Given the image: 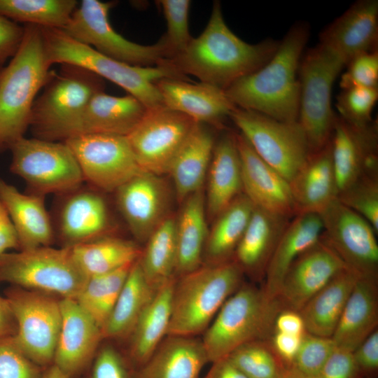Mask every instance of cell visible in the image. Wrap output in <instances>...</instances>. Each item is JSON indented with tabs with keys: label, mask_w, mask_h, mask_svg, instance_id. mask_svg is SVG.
I'll return each instance as SVG.
<instances>
[{
	"label": "cell",
	"mask_w": 378,
	"mask_h": 378,
	"mask_svg": "<svg viewBox=\"0 0 378 378\" xmlns=\"http://www.w3.org/2000/svg\"><path fill=\"white\" fill-rule=\"evenodd\" d=\"M10 221L8 214L0 201V226Z\"/></svg>",
	"instance_id": "cell-61"
},
{
	"label": "cell",
	"mask_w": 378,
	"mask_h": 378,
	"mask_svg": "<svg viewBox=\"0 0 378 378\" xmlns=\"http://www.w3.org/2000/svg\"><path fill=\"white\" fill-rule=\"evenodd\" d=\"M322 237L358 277L378 279L377 232L337 198L321 214Z\"/></svg>",
	"instance_id": "cell-15"
},
{
	"label": "cell",
	"mask_w": 378,
	"mask_h": 378,
	"mask_svg": "<svg viewBox=\"0 0 378 378\" xmlns=\"http://www.w3.org/2000/svg\"><path fill=\"white\" fill-rule=\"evenodd\" d=\"M340 86L346 89L354 86L378 89V51L356 56L346 66Z\"/></svg>",
	"instance_id": "cell-50"
},
{
	"label": "cell",
	"mask_w": 378,
	"mask_h": 378,
	"mask_svg": "<svg viewBox=\"0 0 378 378\" xmlns=\"http://www.w3.org/2000/svg\"><path fill=\"white\" fill-rule=\"evenodd\" d=\"M243 193L255 207L293 218L296 215L289 182L261 159L246 139L235 133Z\"/></svg>",
	"instance_id": "cell-23"
},
{
	"label": "cell",
	"mask_w": 378,
	"mask_h": 378,
	"mask_svg": "<svg viewBox=\"0 0 378 378\" xmlns=\"http://www.w3.org/2000/svg\"><path fill=\"white\" fill-rule=\"evenodd\" d=\"M234 260L201 265L176 280L167 335L193 337L204 332L225 301L242 285Z\"/></svg>",
	"instance_id": "cell-6"
},
{
	"label": "cell",
	"mask_w": 378,
	"mask_h": 378,
	"mask_svg": "<svg viewBox=\"0 0 378 378\" xmlns=\"http://www.w3.org/2000/svg\"><path fill=\"white\" fill-rule=\"evenodd\" d=\"M378 325V279L358 277L331 337L335 346L353 352Z\"/></svg>",
	"instance_id": "cell-31"
},
{
	"label": "cell",
	"mask_w": 378,
	"mask_h": 378,
	"mask_svg": "<svg viewBox=\"0 0 378 378\" xmlns=\"http://www.w3.org/2000/svg\"><path fill=\"white\" fill-rule=\"evenodd\" d=\"M62 321L53 365L67 378H80L103 340L102 329L75 299H60Z\"/></svg>",
	"instance_id": "cell-20"
},
{
	"label": "cell",
	"mask_w": 378,
	"mask_h": 378,
	"mask_svg": "<svg viewBox=\"0 0 378 378\" xmlns=\"http://www.w3.org/2000/svg\"><path fill=\"white\" fill-rule=\"evenodd\" d=\"M280 312L276 300L262 286L242 284L204 331L201 341L209 362L227 357L246 342L270 339Z\"/></svg>",
	"instance_id": "cell-7"
},
{
	"label": "cell",
	"mask_w": 378,
	"mask_h": 378,
	"mask_svg": "<svg viewBox=\"0 0 378 378\" xmlns=\"http://www.w3.org/2000/svg\"><path fill=\"white\" fill-rule=\"evenodd\" d=\"M277 378H310L292 367L284 368Z\"/></svg>",
	"instance_id": "cell-59"
},
{
	"label": "cell",
	"mask_w": 378,
	"mask_h": 378,
	"mask_svg": "<svg viewBox=\"0 0 378 378\" xmlns=\"http://www.w3.org/2000/svg\"><path fill=\"white\" fill-rule=\"evenodd\" d=\"M10 150L11 172L27 183L31 193L61 195L84 183L78 163L64 141L24 136Z\"/></svg>",
	"instance_id": "cell-10"
},
{
	"label": "cell",
	"mask_w": 378,
	"mask_h": 378,
	"mask_svg": "<svg viewBox=\"0 0 378 378\" xmlns=\"http://www.w3.org/2000/svg\"><path fill=\"white\" fill-rule=\"evenodd\" d=\"M176 219V265L175 273L182 276L202 265L209 233L203 189L187 197Z\"/></svg>",
	"instance_id": "cell-35"
},
{
	"label": "cell",
	"mask_w": 378,
	"mask_h": 378,
	"mask_svg": "<svg viewBox=\"0 0 378 378\" xmlns=\"http://www.w3.org/2000/svg\"><path fill=\"white\" fill-rule=\"evenodd\" d=\"M377 122L358 127L337 115L330 139L338 194L365 174L378 176Z\"/></svg>",
	"instance_id": "cell-18"
},
{
	"label": "cell",
	"mask_w": 378,
	"mask_h": 378,
	"mask_svg": "<svg viewBox=\"0 0 378 378\" xmlns=\"http://www.w3.org/2000/svg\"><path fill=\"white\" fill-rule=\"evenodd\" d=\"M216 139L206 124L195 122L169 167L179 202L203 189Z\"/></svg>",
	"instance_id": "cell-29"
},
{
	"label": "cell",
	"mask_w": 378,
	"mask_h": 378,
	"mask_svg": "<svg viewBox=\"0 0 378 378\" xmlns=\"http://www.w3.org/2000/svg\"><path fill=\"white\" fill-rule=\"evenodd\" d=\"M206 176V211L214 220L243 192L235 132H227L216 140Z\"/></svg>",
	"instance_id": "cell-28"
},
{
	"label": "cell",
	"mask_w": 378,
	"mask_h": 378,
	"mask_svg": "<svg viewBox=\"0 0 378 378\" xmlns=\"http://www.w3.org/2000/svg\"><path fill=\"white\" fill-rule=\"evenodd\" d=\"M69 248L77 267L87 278L133 264L142 252L135 242L112 235Z\"/></svg>",
	"instance_id": "cell-38"
},
{
	"label": "cell",
	"mask_w": 378,
	"mask_h": 378,
	"mask_svg": "<svg viewBox=\"0 0 378 378\" xmlns=\"http://www.w3.org/2000/svg\"><path fill=\"white\" fill-rule=\"evenodd\" d=\"M146 242L139 263L147 282L156 290L174 277L177 256L176 219L167 216Z\"/></svg>",
	"instance_id": "cell-40"
},
{
	"label": "cell",
	"mask_w": 378,
	"mask_h": 378,
	"mask_svg": "<svg viewBox=\"0 0 378 378\" xmlns=\"http://www.w3.org/2000/svg\"><path fill=\"white\" fill-rule=\"evenodd\" d=\"M24 26L0 14V66L17 53L22 43Z\"/></svg>",
	"instance_id": "cell-52"
},
{
	"label": "cell",
	"mask_w": 378,
	"mask_h": 378,
	"mask_svg": "<svg viewBox=\"0 0 378 378\" xmlns=\"http://www.w3.org/2000/svg\"><path fill=\"white\" fill-rule=\"evenodd\" d=\"M167 336L136 370L134 378H200L209 362L202 341L193 337Z\"/></svg>",
	"instance_id": "cell-32"
},
{
	"label": "cell",
	"mask_w": 378,
	"mask_h": 378,
	"mask_svg": "<svg viewBox=\"0 0 378 378\" xmlns=\"http://www.w3.org/2000/svg\"><path fill=\"white\" fill-rule=\"evenodd\" d=\"M78 5L76 0H0V14L15 22L64 29Z\"/></svg>",
	"instance_id": "cell-41"
},
{
	"label": "cell",
	"mask_w": 378,
	"mask_h": 378,
	"mask_svg": "<svg viewBox=\"0 0 378 378\" xmlns=\"http://www.w3.org/2000/svg\"><path fill=\"white\" fill-rule=\"evenodd\" d=\"M345 269L341 258L321 235L287 270L276 298L280 310L300 312L313 296Z\"/></svg>",
	"instance_id": "cell-17"
},
{
	"label": "cell",
	"mask_w": 378,
	"mask_h": 378,
	"mask_svg": "<svg viewBox=\"0 0 378 378\" xmlns=\"http://www.w3.org/2000/svg\"><path fill=\"white\" fill-rule=\"evenodd\" d=\"M345 66L337 55L320 43L307 50L301 57L298 121L311 153L322 149L330 141L337 117L331 106L332 90Z\"/></svg>",
	"instance_id": "cell-8"
},
{
	"label": "cell",
	"mask_w": 378,
	"mask_h": 378,
	"mask_svg": "<svg viewBox=\"0 0 378 378\" xmlns=\"http://www.w3.org/2000/svg\"><path fill=\"white\" fill-rule=\"evenodd\" d=\"M358 277L345 269L332 279L300 311L306 331L331 337Z\"/></svg>",
	"instance_id": "cell-36"
},
{
	"label": "cell",
	"mask_w": 378,
	"mask_h": 378,
	"mask_svg": "<svg viewBox=\"0 0 378 378\" xmlns=\"http://www.w3.org/2000/svg\"><path fill=\"white\" fill-rule=\"evenodd\" d=\"M296 215L319 214L337 198L331 144L312 153L289 181Z\"/></svg>",
	"instance_id": "cell-27"
},
{
	"label": "cell",
	"mask_w": 378,
	"mask_h": 378,
	"mask_svg": "<svg viewBox=\"0 0 378 378\" xmlns=\"http://www.w3.org/2000/svg\"><path fill=\"white\" fill-rule=\"evenodd\" d=\"M377 0L356 1L319 34V43L345 66L358 55L377 50Z\"/></svg>",
	"instance_id": "cell-22"
},
{
	"label": "cell",
	"mask_w": 378,
	"mask_h": 378,
	"mask_svg": "<svg viewBox=\"0 0 378 378\" xmlns=\"http://www.w3.org/2000/svg\"><path fill=\"white\" fill-rule=\"evenodd\" d=\"M87 279L69 247L40 246L0 256V282L59 298L76 299Z\"/></svg>",
	"instance_id": "cell-9"
},
{
	"label": "cell",
	"mask_w": 378,
	"mask_h": 378,
	"mask_svg": "<svg viewBox=\"0 0 378 378\" xmlns=\"http://www.w3.org/2000/svg\"><path fill=\"white\" fill-rule=\"evenodd\" d=\"M279 41L265 39L250 44L239 38L226 24L219 1H215L209 22L186 48L167 62L187 76L223 90L266 64Z\"/></svg>",
	"instance_id": "cell-1"
},
{
	"label": "cell",
	"mask_w": 378,
	"mask_h": 378,
	"mask_svg": "<svg viewBox=\"0 0 378 378\" xmlns=\"http://www.w3.org/2000/svg\"><path fill=\"white\" fill-rule=\"evenodd\" d=\"M230 118L258 155L288 182L311 153L298 121H279L239 107Z\"/></svg>",
	"instance_id": "cell-12"
},
{
	"label": "cell",
	"mask_w": 378,
	"mask_h": 378,
	"mask_svg": "<svg viewBox=\"0 0 378 378\" xmlns=\"http://www.w3.org/2000/svg\"></svg>",
	"instance_id": "cell-63"
},
{
	"label": "cell",
	"mask_w": 378,
	"mask_h": 378,
	"mask_svg": "<svg viewBox=\"0 0 378 378\" xmlns=\"http://www.w3.org/2000/svg\"><path fill=\"white\" fill-rule=\"evenodd\" d=\"M155 291L144 277L138 259L132 265L115 305L102 328L103 340L130 337Z\"/></svg>",
	"instance_id": "cell-37"
},
{
	"label": "cell",
	"mask_w": 378,
	"mask_h": 378,
	"mask_svg": "<svg viewBox=\"0 0 378 378\" xmlns=\"http://www.w3.org/2000/svg\"><path fill=\"white\" fill-rule=\"evenodd\" d=\"M378 99V89L354 86L342 89L337 98L339 116L358 127L372 122V112Z\"/></svg>",
	"instance_id": "cell-46"
},
{
	"label": "cell",
	"mask_w": 378,
	"mask_h": 378,
	"mask_svg": "<svg viewBox=\"0 0 378 378\" xmlns=\"http://www.w3.org/2000/svg\"><path fill=\"white\" fill-rule=\"evenodd\" d=\"M4 297L16 323L15 342L32 361L48 368L53 363L61 326V298L15 286L7 288Z\"/></svg>",
	"instance_id": "cell-11"
},
{
	"label": "cell",
	"mask_w": 378,
	"mask_h": 378,
	"mask_svg": "<svg viewBox=\"0 0 378 378\" xmlns=\"http://www.w3.org/2000/svg\"><path fill=\"white\" fill-rule=\"evenodd\" d=\"M133 265L88 277L75 299L101 329L108 318Z\"/></svg>",
	"instance_id": "cell-42"
},
{
	"label": "cell",
	"mask_w": 378,
	"mask_h": 378,
	"mask_svg": "<svg viewBox=\"0 0 378 378\" xmlns=\"http://www.w3.org/2000/svg\"><path fill=\"white\" fill-rule=\"evenodd\" d=\"M43 378H67L55 365L53 364L46 368Z\"/></svg>",
	"instance_id": "cell-60"
},
{
	"label": "cell",
	"mask_w": 378,
	"mask_h": 378,
	"mask_svg": "<svg viewBox=\"0 0 378 378\" xmlns=\"http://www.w3.org/2000/svg\"><path fill=\"white\" fill-rule=\"evenodd\" d=\"M196 122L165 106L148 110L126 136L139 166L161 176L169 165Z\"/></svg>",
	"instance_id": "cell-16"
},
{
	"label": "cell",
	"mask_w": 378,
	"mask_h": 378,
	"mask_svg": "<svg viewBox=\"0 0 378 378\" xmlns=\"http://www.w3.org/2000/svg\"><path fill=\"white\" fill-rule=\"evenodd\" d=\"M270 339L246 342L227 358L248 378H277L286 367L274 352Z\"/></svg>",
	"instance_id": "cell-43"
},
{
	"label": "cell",
	"mask_w": 378,
	"mask_h": 378,
	"mask_svg": "<svg viewBox=\"0 0 378 378\" xmlns=\"http://www.w3.org/2000/svg\"><path fill=\"white\" fill-rule=\"evenodd\" d=\"M102 191L83 185L68 193L61 195L53 223L55 237L62 247H71L111 235L109 209Z\"/></svg>",
	"instance_id": "cell-19"
},
{
	"label": "cell",
	"mask_w": 378,
	"mask_h": 378,
	"mask_svg": "<svg viewBox=\"0 0 378 378\" xmlns=\"http://www.w3.org/2000/svg\"><path fill=\"white\" fill-rule=\"evenodd\" d=\"M167 22V31L158 42L161 45L165 59H172L183 51L193 37L190 34L189 0H160Z\"/></svg>",
	"instance_id": "cell-44"
},
{
	"label": "cell",
	"mask_w": 378,
	"mask_h": 378,
	"mask_svg": "<svg viewBox=\"0 0 378 378\" xmlns=\"http://www.w3.org/2000/svg\"><path fill=\"white\" fill-rule=\"evenodd\" d=\"M204 378H248L227 357L212 363Z\"/></svg>",
	"instance_id": "cell-56"
},
{
	"label": "cell",
	"mask_w": 378,
	"mask_h": 378,
	"mask_svg": "<svg viewBox=\"0 0 378 378\" xmlns=\"http://www.w3.org/2000/svg\"><path fill=\"white\" fill-rule=\"evenodd\" d=\"M351 351L336 347L316 378H360Z\"/></svg>",
	"instance_id": "cell-51"
},
{
	"label": "cell",
	"mask_w": 378,
	"mask_h": 378,
	"mask_svg": "<svg viewBox=\"0 0 378 378\" xmlns=\"http://www.w3.org/2000/svg\"><path fill=\"white\" fill-rule=\"evenodd\" d=\"M117 206L132 235L146 242L167 217L169 195L164 182L147 172L136 175L115 191Z\"/></svg>",
	"instance_id": "cell-21"
},
{
	"label": "cell",
	"mask_w": 378,
	"mask_h": 378,
	"mask_svg": "<svg viewBox=\"0 0 378 378\" xmlns=\"http://www.w3.org/2000/svg\"><path fill=\"white\" fill-rule=\"evenodd\" d=\"M115 1L83 0L63 30L73 39L99 53L135 66H155L164 59L161 45L144 46L129 41L111 24L108 14Z\"/></svg>",
	"instance_id": "cell-13"
},
{
	"label": "cell",
	"mask_w": 378,
	"mask_h": 378,
	"mask_svg": "<svg viewBox=\"0 0 378 378\" xmlns=\"http://www.w3.org/2000/svg\"><path fill=\"white\" fill-rule=\"evenodd\" d=\"M336 348L331 337L306 332L290 367L310 378H316Z\"/></svg>",
	"instance_id": "cell-47"
},
{
	"label": "cell",
	"mask_w": 378,
	"mask_h": 378,
	"mask_svg": "<svg viewBox=\"0 0 378 378\" xmlns=\"http://www.w3.org/2000/svg\"><path fill=\"white\" fill-rule=\"evenodd\" d=\"M136 369L128 358L111 346L102 347L95 354L83 378H134Z\"/></svg>",
	"instance_id": "cell-49"
},
{
	"label": "cell",
	"mask_w": 378,
	"mask_h": 378,
	"mask_svg": "<svg viewBox=\"0 0 378 378\" xmlns=\"http://www.w3.org/2000/svg\"><path fill=\"white\" fill-rule=\"evenodd\" d=\"M0 201L16 232L18 250L52 244L55 234L52 220L45 206V196L21 192L0 178Z\"/></svg>",
	"instance_id": "cell-25"
},
{
	"label": "cell",
	"mask_w": 378,
	"mask_h": 378,
	"mask_svg": "<svg viewBox=\"0 0 378 378\" xmlns=\"http://www.w3.org/2000/svg\"><path fill=\"white\" fill-rule=\"evenodd\" d=\"M175 283L173 277L155 290L130 336L127 358L136 370L150 358L167 335Z\"/></svg>",
	"instance_id": "cell-34"
},
{
	"label": "cell",
	"mask_w": 378,
	"mask_h": 378,
	"mask_svg": "<svg viewBox=\"0 0 378 378\" xmlns=\"http://www.w3.org/2000/svg\"><path fill=\"white\" fill-rule=\"evenodd\" d=\"M309 37L308 23L300 21L292 25L266 64L225 90L230 100L237 107L279 121H298V68Z\"/></svg>",
	"instance_id": "cell-2"
},
{
	"label": "cell",
	"mask_w": 378,
	"mask_h": 378,
	"mask_svg": "<svg viewBox=\"0 0 378 378\" xmlns=\"http://www.w3.org/2000/svg\"><path fill=\"white\" fill-rule=\"evenodd\" d=\"M368 378H372L371 377H368Z\"/></svg>",
	"instance_id": "cell-62"
},
{
	"label": "cell",
	"mask_w": 378,
	"mask_h": 378,
	"mask_svg": "<svg viewBox=\"0 0 378 378\" xmlns=\"http://www.w3.org/2000/svg\"><path fill=\"white\" fill-rule=\"evenodd\" d=\"M147 111L139 100L130 94L117 97L104 90L98 92L84 111L77 135L96 133L127 136Z\"/></svg>",
	"instance_id": "cell-33"
},
{
	"label": "cell",
	"mask_w": 378,
	"mask_h": 378,
	"mask_svg": "<svg viewBox=\"0 0 378 378\" xmlns=\"http://www.w3.org/2000/svg\"><path fill=\"white\" fill-rule=\"evenodd\" d=\"M19 249L18 239L10 220L0 226V256L8 249Z\"/></svg>",
	"instance_id": "cell-58"
},
{
	"label": "cell",
	"mask_w": 378,
	"mask_h": 378,
	"mask_svg": "<svg viewBox=\"0 0 378 378\" xmlns=\"http://www.w3.org/2000/svg\"><path fill=\"white\" fill-rule=\"evenodd\" d=\"M64 142L78 163L84 182L102 192H115L145 172L137 163L125 136L83 134Z\"/></svg>",
	"instance_id": "cell-14"
},
{
	"label": "cell",
	"mask_w": 378,
	"mask_h": 378,
	"mask_svg": "<svg viewBox=\"0 0 378 378\" xmlns=\"http://www.w3.org/2000/svg\"><path fill=\"white\" fill-rule=\"evenodd\" d=\"M273 332L297 335H304L307 332L300 313L292 310H283L277 314Z\"/></svg>",
	"instance_id": "cell-55"
},
{
	"label": "cell",
	"mask_w": 378,
	"mask_h": 378,
	"mask_svg": "<svg viewBox=\"0 0 378 378\" xmlns=\"http://www.w3.org/2000/svg\"><path fill=\"white\" fill-rule=\"evenodd\" d=\"M104 87L103 78L78 66L62 64L58 72L50 71L31 108L29 127L34 137L64 141L76 136L90 100Z\"/></svg>",
	"instance_id": "cell-5"
},
{
	"label": "cell",
	"mask_w": 378,
	"mask_h": 378,
	"mask_svg": "<svg viewBox=\"0 0 378 378\" xmlns=\"http://www.w3.org/2000/svg\"><path fill=\"white\" fill-rule=\"evenodd\" d=\"M304 335L279 332H273L271 335L270 340L272 346L286 368L291 366Z\"/></svg>",
	"instance_id": "cell-54"
},
{
	"label": "cell",
	"mask_w": 378,
	"mask_h": 378,
	"mask_svg": "<svg viewBox=\"0 0 378 378\" xmlns=\"http://www.w3.org/2000/svg\"><path fill=\"white\" fill-rule=\"evenodd\" d=\"M41 28L48 63L67 64L106 79L139 100L148 110L165 106L155 83L163 78L189 80L164 62L155 66H135L106 57L68 36L63 30Z\"/></svg>",
	"instance_id": "cell-4"
},
{
	"label": "cell",
	"mask_w": 378,
	"mask_h": 378,
	"mask_svg": "<svg viewBox=\"0 0 378 378\" xmlns=\"http://www.w3.org/2000/svg\"><path fill=\"white\" fill-rule=\"evenodd\" d=\"M155 85L165 107L184 114L196 122L223 127V122L237 107L225 90L204 83L163 78Z\"/></svg>",
	"instance_id": "cell-24"
},
{
	"label": "cell",
	"mask_w": 378,
	"mask_h": 378,
	"mask_svg": "<svg viewBox=\"0 0 378 378\" xmlns=\"http://www.w3.org/2000/svg\"><path fill=\"white\" fill-rule=\"evenodd\" d=\"M291 218L254 207L233 256L244 274L264 280L271 257Z\"/></svg>",
	"instance_id": "cell-26"
},
{
	"label": "cell",
	"mask_w": 378,
	"mask_h": 378,
	"mask_svg": "<svg viewBox=\"0 0 378 378\" xmlns=\"http://www.w3.org/2000/svg\"><path fill=\"white\" fill-rule=\"evenodd\" d=\"M352 354L361 374H374L378 370V330L373 331Z\"/></svg>",
	"instance_id": "cell-53"
},
{
	"label": "cell",
	"mask_w": 378,
	"mask_h": 378,
	"mask_svg": "<svg viewBox=\"0 0 378 378\" xmlns=\"http://www.w3.org/2000/svg\"><path fill=\"white\" fill-rule=\"evenodd\" d=\"M50 66L41 28L25 24L20 49L0 71V152L10 150L24 136L33 104L48 79Z\"/></svg>",
	"instance_id": "cell-3"
},
{
	"label": "cell",
	"mask_w": 378,
	"mask_h": 378,
	"mask_svg": "<svg viewBox=\"0 0 378 378\" xmlns=\"http://www.w3.org/2000/svg\"><path fill=\"white\" fill-rule=\"evenodd\" d=\"M254 207L242 192L216 216L209 230L204 248L207 264H218L233 260Z\"/></svg>",
	"instance_id": "cell-39"
},
{
	"label": "cell",
	"mask_w": 378,
	"mask_h": 378,
	"mask_svg": "<svg viewBox=\"0 0 378 378\" xmlns=\"http://www.w3.org/2000/svg\"><path fill=\"white\" fill-rule=\"evenodd\" d=\"M45 370L19 348L13 336L0 338V378H43Z\"/></svg>",
	"instance_id": "cell-48"
},
{
	"label": "cell",
	"mask_w": 378,
	"mask_h": 378,
	"mask_svg": "<svg viewBox=\"0 0 378 378\" xmlns=\"http://www.w3.org/2000/svg\"><path fill=\"white\" fill-rule=\"evenodd\" d=\"M17 330L15 318L4 296L0 295V338L14 336Z\"/></svg>",
	"instance_id": "cell-57"
},
{
	"label": "cell",
	"mask_w": 378,
	"mask_h": 378,
	"mask_svg": "<svg viewBox=\"0 0 378 378\" xmlns=\"http://www.w3.org/2000/svg\"><path fill=\"white\" fill-rule=\"evenodd\" d=\"M323 230L319 214H300L291 218L271 257L262 285L270 299L276 300L290 265L320 239Z\"/></svg>",
	"instance_id": "cell-30"
},
{
	"label": "cell",
	"mask_w": 378,
	"mask_h": 378,
	"mask_svg": "<svg viewBox=\"0 0 378 378\" xmlns=\"http://www.w3.org/2000/svg\"><path fill=\"white\" fill-rule=\"evenodd\" d=\"M337 200L364 218L378 233V176L363 175L340 192Z\"/></svg>",
	"instance_id": "cell-45"
}]
</instances>
